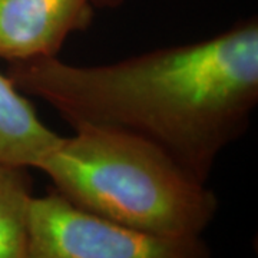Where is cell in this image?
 Here are the masks:
<instances>
[{"mask_svg": "<svg viewBox=\"0 0 258 258\" xmlns=\"http://www.w3.org/2000/svg\"><path fill=\"white\" fill-rule=\"evenodd\" d=\"M8 76L72 128L135 135L208 182L258 105V22L247 19L214 36L112 63L74 64L57 56L13 62Z\"/></svg>", "mask_w": 258, "mask_h": 258, "instance_id": "obj_1", "label": "cell"}, {"mask_svg": "<svg viewBox=\"0 0 258 258\" xmlns=\"http://www.w3.org/2000/svg\"><path fill=\"white\" fill-rule=\"evenodd\" d=\"M125 0H91L93 8H101V9H113L118 8Z\"/></svg>", "mask_w": 258, "mask_h": 258, "instance_id": "obj_7", "label": "cell"}, {"mask_svg": "<svg viewBox=\"0 0 258 258\" xmlns=\"http://www.w3.org/2000/svg\"><path fill=\"white\" fill-rule=\"evenodd\" d=\"M26 258H211L203 237H164L86 211L55 189L33 197Z\"/></svg>", "mask_w": 258, "mask_h": 258, "instance_id": "obj_3", "label": "cell"}, {"mask_svg": "<svg viewBox=\"0 0 258 258\" xmlns=\"http://www.w3.org/2000/svg\"><path fill=\"white\" fill-rule=\"evenodd\" d=\"M91 0H0V57H55L71 35L88 28Z\"/></svg>", "mask_w": 258, "mask_h": 258, "instance_id": "obj_4", "label": "cell"}, {"mask_svg": "<svg viewBox=\"0 0 258 258\" xmlns=\"http://www.w3.org/2000/svg\"><path fill=\"white\" fill-rule=\"evenodd\" d=\"M33 197L29 168L0 162V258H26Z\"/></svg>", "mask_w": 258, "mask_h": 258, "instance_id": "obj_6", "label": "cell"}, {"mask_svg": "<svg viewBox=\"0 0 258 258\" xmlns=\"http://www.w3.org/2000/svg\"><path fill=\"white\" fill-rule=\"evenodd\" d=\"M60 138L9 76L0 74V162L37 169Z\"/></svg>", "mask_w": 258, "mask_h": 258, "instance_id": "obj_5", "label": "cell"}, {"mask_svg": "<svg viewBox=\"0 0 258 258\" xmlns=\"http://www.w3.org/2000/svg\"><path fill=\"white\" fill-rule=\"evenodd\" d=\"M74 129L37 168L71 203L164 237H201L214 221L218 197L161 148L115 129Z\"/></svg>", "mask_w": 258, "mask_h": 258, "instance_id": "obj_2", "label": "cell"}]
</instances>
